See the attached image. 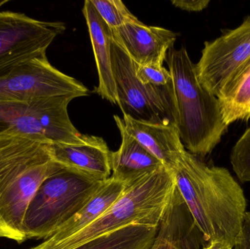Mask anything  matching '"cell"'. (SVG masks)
I'll list each match as a JSON object with an SVG mask.
<instances>
[{
    "mask_svg": "<svg viewBox=\"0 0 250 249\" xmlns=\"http://www.w3.org/2000/svg\"><path fill=\"white\" fill-rule=\"evenodd\" d=\"M172 172L204 246L212 241L233 247L242 232L247 202L229 171L210 167L185 151Z\"/></svg>",
    "mask_w": 250,
    "mask_h": 249,
    "instance_id": "cell-1",
    "label": "cell"
},
{
    "mask_svg": "<svg viewBox=\"0 0 250 249\" xmlns=\"http://www.w3.org/2000/svg\"><path fill=\"white\" fill-rule=\"evenodd\" d=\"M50 143L24 136L0 134V238L26 241L23 222L37 190L62 169Z\"/></svg>",
    "mask_w": 250,
    "mask_h": 249,
    "instance_id": "cell-2",
    "label": "cell"
},
{
    "mask_svg": "<svg viewBox=\"0 0 250 249\" xmlns=\"http://www.w3.org/2000/svg\"><path fill=\"white\" fill-rule=\"evenodd\" d=\"M166 61L173 82L181 140L195 156L211 153L229 128L218 98L200 83L195 64L185 46L170 48Z\"/></svg>",
    "mask_w": 250,
    "mask_h": 249,
    "instance_id": "cell-3",
    "label": "cell"
},
{
    "mask_svg": "<svg viewBox=\"0 0 250 249\" xmlns=\"http://www.w3.org/2000/svg\"><path fill=\"white\" fill-rule=\"evenodd\" d=\"M176 190L173 172L162 166L126 187L110 209L77 233L60 241L44 240L29 249H73L129 225L160 226Z\"/></svg>",
    "mask_w": 250,
    "mask_h": 249,
    "instance_id": "cell-4",
    "label": "cell"
},
{
    "mask_svg": "<svg viewBox=\"0 0 250 249\" xmlns=\"http://www.w3.org/2000/svg\"><path fill=\"white\" fill-rule=\"evenodd\" d=\"M105 182V181H104ZM104 182L62 168L40 186L23 222L26 239H47L80 211Z\"/></svg>",
    "mask_w": 250,
    "mask_h": 249,
    "instance_id": "cell-5",
    "label": "cell"
},
{
    "mask_svg": "<svg viewBox=\"0 0 250 249\" xmlns=\"http://www.w3.org/2000/svg\"><path fill=\"white\" fill-rule=\"evenodd\" d=\"M76 96L0 101V134L24 136L45 143L81 145L86 134L70 121L67 108Z\"/></svg>",
    "mask_w": 250,
    "mask_h": 249,
    "instance_id": "cell-6",
    "label": "cell"
},
{
    "mask_svg": "<svg viewBox=\"0 0 250 249\" xmlns=\"http://www.w3.org/2000/svg\"><path fill=\"white\" fill-rule=\"evenodd\" d=\"M111 51L118 105L123 115L139 121L176 126L173 82L165 86L144 84L137 77V64L114 39Z\"/></svg>",
    "mask_w": 250,
    "mask_h": 249,
    "instance_id": "cell-7",
    "label": "cell"
},
{
    "mask_svg": "<svg viewBox=\"0 0 250 249\" xmlns=\"http://www.w3.org/2000/svg\"><path fill=\"white\" fill-rule=\"evenodd\" d=\"M65 29L62 22L37 20L17 12H0V77L46 53Z\"/></svg>",
    "mask_w": 250,
    "mask_h": 249,
    "instance_id": "cell-8",
    "label": "cell"
},
{
    "mask_svg": "<svg viewBox=\"0 0 250 249\" xmlns=\"http://www.w3.org/2000/svg\"><path fill=\"white\" fill-rule=\"evenodd\" d=\"M87 88L62 73L48 61L46 53L16 67L0 77V101H27L61 96H87Z\"/></svg>",
    "mask_w": 250,
    "mask_h": 249,
    "instance_id": "cell-9",
    "label": "cell"
},
{
    "mask_svg": "<svg viewBox=\"0 0 250 249\" xmlns=\"http://www.w3.org/2000/svg\"><path fill=\"white\" fill-rule=\"evenodd\" d=\"M250 58V15L238 27L204 43L197 76L203 86L217 98L236 72Z\"/></svg>",
    "mask_w": 250,
    "mask_h": 249,
    "instance_id": "cell-10",
    "label": "cell"
},
{
    "mask_svg": "<svg viewBox=\"0 0 250 249\" xmlns=\"http://www.w3.org/2000/svg\"><path fill=\"white\" fill-rule=\"evenodd\" d=\"M112 33L114 40L138 65L163 66L177 38V34L169 29L141 21L112 29Z\"/></svg>",
    "mask_w": 250,
    "mask_h": 249,
    "instance_id": "cell-11",
    "label": "cell"
},
{
    "mask_svg": "<svg viewBox=\"0 0 250 249\" xmlns=\"http://www.w3.org/2000/svg\"><path fill=\"white\" fill-rule=\"evenodd\" d=\"M50 152L53 161L64 169L101 182L111 178V152L103 137L86 134L81 145L50 143Z\"/></svg>",
    "mask_w": 250,
    "mask_h": 249,
    "instance_id": "cell-12",
    "label": "cell"
},
{
    "mask_svg": "<svg viewBox=\"0 0 250 249\" xmlns=\"http://www.w3.org/2000/svg\"><path fill=\"white\" fill-rule=\"evenodd\" d=\"M125 130L155 156L165 168L173 171L185 149L175 124H154L123 115Z\"/></svg>",
    "mask_w": 250,
    "mask_h": 249,
    "instance_id": "cell-13",
    "label": "cell"
},
{
    "mask_svg": "<svg viewBox=\"0 0 250 249\" xmlns=\"http://www.w3.org/2000/svg\"><path fill=\"white\" fill-rule=\"evenodd\" d=\"M83 13L89 29L99 77L95 92L111 103L118 105L111 61V43L114 39L112 29L103 20L90 0L85 1Z\"/></svg>",
    "mask_w": 250,
    "mask_h": 249,
    "instance_id": "cell-14",
    "label": "cell"
},
{
    "mask_svg": "<svg viewBox=\"0 0 250 249\" xmlns=\"http://www.w3.org/2000/svg\"><path fill=\"white\" fill-rule=\"evenodd\" d=\"M114 117L122 143L117 152H111V177L127 187L163 165L126 132L123 118L117 115Z\"/></svg>",
    "mask_w": 250,
    "mask_h": 249,
    "instance_id": "cell-15",
    "label": "cell"
},
{
    "mask_svg": "<svg viewBox=\"0 0 250 249\" xmlns=\"http://www.w3.org/2000/svg\"><path fill=\"white\" fill-rule=\"evenodd\" d=\"M125 188L123 183L111 177L80 211L47 239L60 241L77 233L110 209L124 193Z\"/></svg>",
    "mask_w": 250,
    "mask_h": 249,
    "instance_id": "cell-16",
    "label": "cell"
},
{
    "mask_svg": "<svg viewBox=\"0 0 250 249\" xmlns=\"http://www.w3.org/2000/svg\"><path fill=\"white\" fill-rule=\"evenodd\" d=\"M228 126L250 118V58L236 72L218 97Z\"/></svg>",
    "mask_w": 250,
    "mask_h": 249,
    "instance_id": "cell-17",
    "label": "cell"
},
{
    "mask_svg": "<svg viewBox=\"0 0 250 249\" xmlns=\"http://www.w3.org/2000/svg\"><path fill=\"white\" fill-rule=\"evenodd\" d=\"M159 229L160 226L129 225L73 249H151Z\"/></svg>",
    "mask_w": 250,
    "mask_h": 249,
    "instance_id": "cell-18",
    "label": "cell"
},
{
    "mask_svg": "<svg viewBox=\"0 0 250 249\" xmlns=\"http://www.w3.org/2000/svg\"><path fill=\"white\" fill-rule=\"evenodd\" d=\"M103 20L111 29L140 21L121 0H90Z\"/></svg>",
    "mask_w": 250,
    "mask_h": 249,
    "instance_id": "cell-19",
    "label": "cell"
},
{
    "mask_svg": "<svg viewBox=\"0 0 250 249\" xmlns=\"http://www.w3.org/2000/svg\"><path fill=\"white\" fill-rule=\"evenodd\" d=\"M230 163L242 182H250V127L232 149Z\"/></svg>",
    "mask_w": 250,
    "mask_h": 249,
    "instance_id": "cell-20",
    "label": "cell"
},
{
    "mask_svg": "<svg viewBox=\"0 0 250 249\" xmlns=\"http://www.w3.org/2000/svg\"><path fill=\"white\" fill-rule=\"evenodd\" d=\"M136 76L144 84L156 86H165L172 83V77L168 70L163 66H136Z\"/></svg>",
    "mask_w": 250,
    "mask_h": 249,
    "instance_id": "cell-21",
    "label": "cell"
},
{
    "mask_svg": "<svg viewBox=\"0 0 250 249\" xmlns=\"http://www.w3.org/2000/svg\"><path fill=\"white\" fill-rule=\"evenodd\" d=\"M233 249H250V212H246L242 232L236 239Z\"/></svg>",
    "mask_w": 250,
    "mask_h": 249,
    "instance_id": "cell-22",
    "label": "cell"
},
{
    "mask_svg": "<svg viewBox=\"0 0 250 249\" xmlns=\"http://www.w3.org/2000/svg\"><path fill=\"white\" fill-rule=\"evenodd\" d=\"M172 4L178 8L188 12H201L209 4V0H173Z\"/></svg>",
    "mask_w": 250,
    "mask_h": 249,
    "instance_id": "cell-23",
    "label": "cell"
},
{
    "mask_svg": "<svg viewBox=\"0 0 250 249\" xmlns=\"http://www.w3.org/2000/svg\"><path fill=\"white\" fill-rule=\"evenodd\" d=\"M201 245L204 246L202 238L194 235L184 240L179 249H200Z\"/></svg>",
    "mask_w": 250,
    "mask_h": 249,
    "instance_id": "cell-24",
    "label": "cell"
},
{
    "mask_svg": "<svg viewBox=\"0 0 250 249\" xmlns=\"http://www.w3.org/2000/svg\"><path fill=\"white\" fill-rule=\"evenodd\" d=\"M151 249H176V247L168 238L158 236Z\"/></svg>",
    "mask_w": 250,
    "mask_h": 249,
    "instance_id": "cell-25",
    "label": "cell"
},
{
    "mask_svg": "<svg viewBox=\"0 0 250 249\" xmlns=\"http://www.w3.org/2000/svg\"><path fill=\"white\" fill-rule=\"evenodd\" d=\"M203 249H233V247L222 241H212L204 246Z\"/></svg>",
    "mask_w": 250,
    "mask_h": 249,
    "instance_id": "cell-26",
    "label": "cell"
},
{
    "mask_svg": "<svg viewBox=\"0 0 250 249\" xmlns=\"http://www.w3.org/2000/svg\"><path fill=\"white\" fill-rule=\"evenodd\" d=\"M8 0H3V1H0V7L3 5V4H6V3L8 2Z\"/></svg>",
    "mask_w": 250,
    "mask_h": 249,
    "instance_id": "cell-27",
    "label": "cell"
}]
</instances>
